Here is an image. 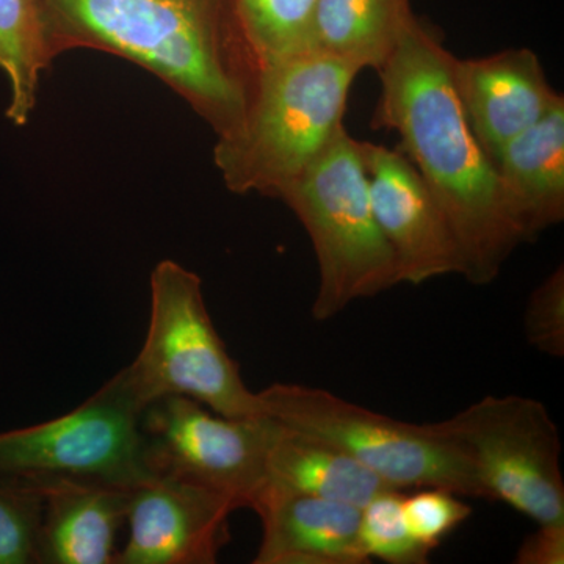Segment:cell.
Returning a JSON list of instances; mask_svg holds the SVG:
<instances>
[{"label": "cell", "instance_id": "6da1fadb", "mask_svg": "<svg viewBox=\"0 0 564 564\" xmlns=\"http://www.w3.org/2000/svg\"><path fill=\"white\" fill-rule=\"evenodd\" d=\"M454 55L414 17L377 69L381 93L373 128L399 133L402 151L454 229L463 276L489 284L522 240L505 206L496 166L464 117L454 84Z\"/></svg>", "mask_w": 564, "mask_h": 564}, {"label": "cell", "instance_id": "7a4b0ae2", "mask_svg": "<svg viewBox=\"0 0 564 564\" xmlns=\"http://www.w3.org/2000/svg\"><path fill=\"white\" fill-rule=\"evenodd\" d=\"M52 61L74 50L135 63L192 107L217 135L231 131L258 66L234 0H36Z\"/></svg>", "mask_w": 564, "mask_h": 564}, {"label": "cell", "instance_id": "3957f363", "mask_svg": "<svg viewBox=\"0 0 564 564\" xmlns=\"http://www.w3.org/2000/svg\"><path fill=\"white\" fill-rule=\"evenodd\" d=\"M359 73L313 51L259 68L242 118L215 143L214 162L226 188L278 198L345 128Z\"/></svg>", "mask_w": 564, "mask_h": 564}, {"label": "cell", "instance_id": "277c9868", "mask_svg": "<svg viewBox=\"0 0 564 564\" xmlns=\"http://www.w3.org/2000/svg\"><path fill=\"white\" fill-rule=\"evenodd\" d=\"M306 229L317 259L313 317L325 322L400 284L395 256L370 203L361 141L343 129L280 193Z\"/></svg>", "mask_w": 564, "mask_h": 564}, {"label": "cell", "instance_id": "5b68a950", "mask_svg": "<svg viewBox=\"0 0 564 564\" xmlns=\"http://www.w3.org/2000/svg\"><path fill=\"white\" fill-rule=\"evenodd\" d=\"M122 373L143 408L181 395L226 417L267 415L215 329L202 278L170 259L152 270L147 339Z\"/></svg>", "mask_w": 564, "mask_h": 564}, {"label": "cell", "instance_id": "8992f818", "mask_svg": "<svg viewBox=\"0 0 564 564\" xmlns=\"http://www.w3.org/2000/svg\"><path fill=\"white\" fill-rule=\"evenodd\" d=\"M258 395L274 422L339 448L392 488L484 499L473 470L434 423L399 421L313 386L274 383Z\"/></svg>", "mask_w": 564, "mask_h": 564}, {"label": "cell", "instance_id": "52a82bcc", "mask_svg": "<svg viewBox=\"0 0 564 564\" xmlns=\"http://www.w3.org/2000/svg\"><path fill=\"white\" fill-rule=\"evenodd\" d=\"M434 426L462 454L484 499L538 525L564 524L562 441L540 400L488 395Z\"/></svg>", "mask_w": 564, "mask_h": 564}, {"label": "cell", "instance_id": "ba28073f", "mask_svg": "<svg viewBox=\"0 0 564 564\" xmlns=\"http://www.w3.org/2000/svg\"><path fill=\"white\" fill-rule=\"evenodd\" d=\"M141 406L122 370L70 413L0 433V477L70 478L131 489L152 480Z\"/></svg>", "mask_w": 564, "mask_h": 564}, {"label": "cell", "instance_id": "9c48e42d", "mask_svg": "<svg viewBox=\"0 0 564 564\" xmlns=\"http://www.w3.org/2000/svg\"><path fill=\"white\" fill-rule=\"evenodd\" d=\"M276 429L269 415L226 417L188 397H162L141 413L144 463L152 478L206 489L251 510L269 481Z\"/></svg>", "mask_w": 564, "mask_h": 564}, {"label": "cell", "instance_id": "30bf717a", "mask_svg": "<svg viewBox=\"0 0 564 564\" xmlns=\"http://www.w3.org/2000/svg\"><path fill=\"white\" fill-rule=\"evenodd\" d=\"M370 203L395 256L400 282L463 274L462 248L443 207L400 150L361 141Z\"/></svg>", "mask_w": 564, "mask_h": 564}, {"label": "cell", "instance_id": "8fae6325", "mask_svg": "<svg viewBox=\"0 0 564 564\" xmlns=\"http://www.w3.org/2000/svg\"><path fill=\"white\" fill-rule=\"evenodd\" d=\"M237 510L226 497L152 478L129 496V538L115 564H214L229 543V516Z\"/></svg>", "mask_w": 564, "mask_h": 564}, {"label": "cell", "instance_id": "7c38bea8", "mask_svg": "<svg viewBox=\"0 0 564 564\" xmlns=\"http://www.w3.org/2000/svg\"><path fill=\"white\" fill-rule=\"evenodd\" d=\"M452 84L464 117L492 163L511 140L564 102L530 50L454 57Z\"/></svg>", "mask_w": 564, "mask_h": 564}, {"label": "cell", "instance_id": "4fadbf2b", "mask_svg": "<svg viewBox=\"0 0 564 564\" xmlns=\"http://www.w3.org/2000/svg\"><path fill=\"white\" fill-rule=\"evenodd\" d=\"M262 522L254 564H369L359 540L361 510L267 481L251 508Z\"/></svg>", "mask_w": 564, "mask_h": 564}, {"label": "cell", "instance_id": "5bb4252c", "mask_svg": "<svg viewBox=\"0 0 564 564\" xmlns=\"http://www.w3.org/2000/svg\"><path fill=\"white\" fill-rule=\"evenodd\" d=\"M28 484L43 496L41 564H115L132 489L70 478Z\"/></svg>", "mask_w": 564, "mask_h": 564}, {"label": "cell", "instance_id": "9a60e30c", "mask_svg": "<svg viewBox=\"0 0 564 564\" xmlns=\"http://www.w3.org/2000/svg\"><path fill=\"white\" fill-rule=\"evenodd\" d=\"M508 214L530 242L564 218V102L494 161Z\"/></svg>", "mask_w": 564, "mask_h": 564}, {"label": "cell", "instance_id": "2e32d148", "mask_svg": "<svg viewBox=\"0 0 564 564\" xmlns=\"http://www.w3.org/2000/svg\"><path fill=\"white\" fill-rule=\"evenodd\" d=\"M267 473L269 484L278 488L351 505L359 510L378 494L392 488L339 448L280 423L270 445Z\"/></svg>", "mask_w": 564, "mask_h": 564}, {"label": "cell", "instance_id": "e0dca14e", "mask_svg": "<svg viewBox=\"0 0 564 564\" xmlns=\"http://www.w3.org/2000/svg\"><path fill=\"white\" fill-rule=\"evenodd\" d=\"M413 17L411 0H318L307 51L377 70Z\"/></svg>", "mask_w": 564, "mask_h": 564}, {"label": "cell", "instance_id": "ac0fdd59", "mask_svg": "<svg viewBox=\"0 0 564 564\" xmlns=\"http://www.w3.org/2000/svg\"><path fill=\"white\" fill-rule=\"evenodd\" d=\"M52 62L36 0H0V70L10 85L6 115L18 128L31 121L41 76Z\"/></svg>", "mask_w": 564, "mask_h": 564}, {"label": "cell", "instance_id": "d6986e66", "mask_svg": "<svg viewBox=\"0 0 564 564\" xmlns=\"http://www.w3.org/2000/svg\"><path fill=\"white\" fill-rule=\"evenodd\" d=\"M256 66L306 52L318 0H234Z\"/></svg>", "mask_w": 564, "mask_h": 564}, {"label": "cell", "instance_id": "ffe728a7", "mask_svg": "<svg viewBox=\"0 0 564 564\" xmlns=\"http://www.w3.org/2000/svg\"><path fill=\"white\" fill-rule=\"evenodd\" d=\"M400 489H386L361 510L359 540L364 554L391 564H425L430 552L415 543L403 514Z\"/></svg>", "mask_w": 564, "mask_h": 564}, {"label": "cell", "instance_id": "44dd1931", "mask_svg": "<svg viewBox=\"0 0 564 564\" xmlns=\"http://www.w3.org/2000/svg\"><path fill=\"white\" fill-rule=\"evenodd\" d=\"M41 513L35 485L0 477V564H41Z\"/></svg>", "mask_w": 564, "mask_h": 564}, {"label": "cell", "instance_id": "7402d4cb", "mask_svg": "<svg viewBox=\"0 0 564 564\" xmlns=\"http://www.w3.org/2000/svg\"><path fill=\"white\" fill-rule=\"evenodd\" d=\"M403 514L415 543L432 552L469 519L473 508L447 489L419 488L411 496H403Z\"/></svg>", "mask_w": 564, "mask_h": 564}, {"label": "cell", "instance_id": "603a6c76", "mask_svg": "<svg viewBox=\"0 0 564 564\" xmlns=\"http://www.w3.org/2000/svg\"><path fill=\"white\" fill-rule=\"evenodd\" d=\"M525 334L532 347L554 358L564 356V270L549 274L530 296Z\"/></svg>", "mask_w": 564, "mask_h": 564}, {"label": "cell", "instance_id": "cb8c5ba5", "mask_svg": "<svg viewBox=\"0 0 564 564\" xmlns=\"http://www.w3.org/2000/svg\"><path fill=\"white\" fill-rule=\"evenodd\" d=\"M514 563L518 564H563L564 524L538 525L519 545Z\"/></svg>", "mask_w": 564, "mask_h": 564}]
</instances>
